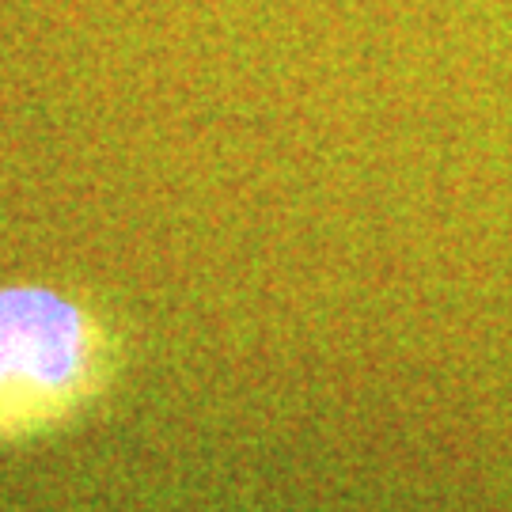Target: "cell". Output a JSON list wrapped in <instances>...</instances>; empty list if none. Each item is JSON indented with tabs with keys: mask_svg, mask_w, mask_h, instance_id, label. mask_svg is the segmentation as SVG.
I'll list each match as a JSON object with an SVG mask.
<instances>
[{
	"mask_svg": "<svg viewBox=\"0 0 512 512\" xmlns=\"http://www.w3.org/2000/svg\"><path fill=\"white\" fill-rule=\"evenodd\" d=\"M118 368L122 342L92 304L46 285L0 289V444L69 425Z\"/></svg>",
	"mask_w": 512,
	"mask_h": 512,
	"instance_id": "6da1fadb",
	"label": "cell"
}]
</instances>
